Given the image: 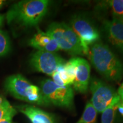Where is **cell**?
<instances>
[{"mask_svg": "<svg viewBox=\"0 0 123 123\" xmlns=\"http://www.w3.org/2000/svg\"><path fill=\"white\" fill-rule=\"evenodd\" d=\"M89 59L94 68L108 80L119 81L123 76V64L109 47L96 42L90 47Z\"/></svg>", "mask_w": 123, "mask_h": 123, "instance_id": "6da1fadb", "label": "cell"}, {"mask_svg": "<svg viewBox=\"0 0 123 123\" xmlns=\"http://www.w3.org/2000/svg\"><path fill=\"white\" fill-rule=\"evenodd\" d=\"M49 4L47 0H26L15 3L6 14L7 22L26 27L35 26L46 15Z\"/></svg>", "mask_w": 123, "mask_h": 123, "instance_id": "7a4b0ae2", "label": "cell"}, {"mask_svg": "<svg viewBox=\"0 0 123 123\" xmlns=\"http://www.w3.org/2000/svg\"><path fill=\"white\" fill-rule=\"evenodd\" d=\"M5 87L16 99L39 105H49L40 88L31 84L22 75L17 74L8 77L5 83Z\"/></svg>", "mask_w": 123, "mask_h": 123, "instance_id": "3957f363", "label": "cell"}, {"mask_svg": "<svg viewBox=\"0 0 123 123\" xmlns=\"http://www.w3.org/2000/svg\"><path fill=\"white\" fill-rule=\"evenodd\" d=\"M56 41L60 49L73 56L84 55L80 41L70 26L64 23L53 22L46 31Z\"/></svg>", "mask_w": 123, "mask_h": 123, "instance_id": "277c9868", "label": "cell"}, {"mask_svg": "<svg viewBox=\"0 0 123 123\" xmlns=\"http://www.w3.org/2000/svg\"><path fill=\"white\" fill-rule=\"evenodd\" d=\"M41 90L44 100L50 104L64 107L68 110L74 108V91L71 86H59L51 79L41 82Z\"/></svg>", "mask_w": 123, "mask_h": 123, "instance_id": "5b68a950", "label": "cell"}, {"mask_svg": "<svg viewBox=\"0 0 123 123\" xmlns=\"http://www.w3.org/2000/svg\"><path fill=\"white\" fill-rule=\"evenodd\" d=\"M70 24L80 41L84 54H88L90 46L99 41V31L88 18L82 15L74 16Z\"/></svg>", "mask_w": 123, "mask_h": 123, "instance_id": "8992f818", "label": "cell"}, {"mask_svg": "<svg viewBox=\"0 0 123 123\" xmlns=\"http://www.w3.org/2000/svg\"><path fill=\"white\" fill-rule=\"evenodd\" d=\"M90 90L92 93L91 103L99 113H102L117 95L113 87L95 78L90 80Z\"/></svg>", "mask_w": 123, "mask_h": 123, "instance_id": "52a82bcc", "label": "cell"}, {"mask_svg": "<svg viewBox=\"0 0 123 123\" xmlns=\"http://www.w3.org/2000/svg\"><path fill=\"white\" fill-rule=\"evenodd\" d=\"M30 62L35 70L50 76L60 65L65 63L64 60L55 53L38 50L33 54Z\"/></svg>", "mask_w": 123, "mask_h": 123, "instance_id": "ba28073f", "label": "cell"}, {"mask_svg": "<svg viewBox=\"0 0 123 123\" xmlns=\"http://www.w3.org/2000/svg\"><path fill=\"white\" fill-rule=\"evenodd\" d=\"M76 71L73 83L74 89L81 93H86L88 91L90 79V66L83 58H74Z\"/></svg>", "mask_w": 123, "mask_h": 123, "instance_id": "9c48e42d", "label": "cell"}, {"mask_svg": "<svg viewBox=\"0 0 123 123\" xmlns=\"http://www.w3.org/2000/svg\"><path fill=\"white\" fill-rule=\"evenodd\" d=\"M108 39L114 47L123 53V21L113 18L104 23Z\"/></svg>", "mask_w": 123, "mask_h": 123, "instance_id": "30bf717a", "label": "cell"}, {"mask_svg": "<svg viewBox=\"0 0 123 123\" xmlns=\"http://www.w3.org/2000/svg\"><path fill=\"white\" fill-rule=\"evenodd\" d=\"M29 44L38 51L56 53L60 50L59 46L53 38L40 29H38L37 33L29 41Z\"/></svg>", "mask_w": 123, "mask_h": 123, "instance_id": "8fae6325", "label": "cell"}, {"mask_svg": "<svg viewBox=\"0 0 123 123\" xmlns=\"http://www.w3.org/2000/svg\"><path fill=\"white\" fill-rule=\"evenodd\" d=\"M18 109L31 123H56L51 115L35 106L22 105L18 107Z\"/></svg>", "mask_w": 123, "mask_h": 123, "instance_id": "7c38bea8", "label": "cell"}, {"mask_svg": "<svg viewBox=\"0 0 123 123\" xmlns=\"http://www.w3.org/2000/svg\"><path fill=\"white\" fill-rule=\"evenodd\" d=\"M120 100V98L118 94L115 97L110 105L102 112L101 123H113L116 111L117 108L118 104H119Z\"/></svg>", "mask_w": 123, "mask_h": 123, "instance_id": "4fadbf2b", "label": "cell"}, {"mask_svg": "<svg viewBox=\"0 0 123 123\" xmlns=\"http://www.w3.org/2000/svg\"><path fill=\"white\" fill-rule=\"evenodd\" d=\"M98 112L91 102L86 104L84 111L80 119L76 123H96Z\"/></svg>", "mask_w": 123, "mask_h": 123, "instance_id": "5bb4252c", "label": "cell"}, {"mask_svg": "<svg viewBox=\"0 0 123 123\" xmlns=\"http://www.w3.org/2000/svg\"><path fill=\"white\" fill-rule=\"evenodd\" d=\"M111 9L113 18L123 21V0H112L106 2Z\"/></svg>", "mask_w": 123, "mask_h": 123, "instance_id": "9a60e30c", "label": "cell"}, {"mask_svg": "<svg viewBox=\"0 0 123 123\" xmlns=\"http://www.w3.org/2000/svg\"><path fill=\"white\" fill-rule=\"evenodd\" d=\"M10 50V42L6 33L0 30V57L6 55Z\"/></svg>", "mask_w": 123, "mask_h": 123, "instance_id": "2e32d148", "label": "cell"}, {"mask_svg": "<svg viewBox=\"0 0 123 123\" xmlns=\"http://www.w3.org/2000/svg\"><path fill=\"white\" fill-rule=\"evenodd\" d=\"M12 107L10 103L4 97L0 96V120Z\"/></svg>", "mask_w": 123, "mask_h": 123, "instance_id": "e0dca14e", "label": "cell"}, {"mask_svg": "<svg viewBox=\"0 0 123 123\" xmlns=\"http://www.w3.org/2000/svg\"><path fill=\"white\" fill-rule=\"evenodd\" d=\"M16 113L17 110L13 107H12L5 116L0 120V123H14L13 122V119Z\"/></svg>", "mask_w": 123, "mask_h": 123, "instance_id": "ac0fdd59", "label": "cell"}, {"mask_svg": "<svg viewBox=\"0 0 123 123\" xmlns=\"http://www.w3.org/2000/svg\"><path fill=\"white\" fill-rule=\"evenodd\" d=\"M117 94L120 98L121 100L123 101V83L121 84V86H120L119 89H118Z\"/></svg>", "mask_w": 123, "mask_h": 123, "instance_id": "d6986e66", "label": "cell"}, {"mask_svg": "<svg viewBox=\"0 0 123 123\" xmlns=\"http://www.w3.org/2000/svg\"><path fill=\"white\" fill-rule=\"evenodd\" d=\"M119 111V112L120 113V114L123 116V101H122L120 100L119 101V104L117 105V108Z\"/></svg>", "mask_w": 123, "mask_h": 123, "instance_id": "ffe728a7", "label": "cell"}, {"mask_svg": "<svg viewBox=\"0 0 123 123\" xmlns=\"http://www.w3.org/2000/svg\"><path fill=\"white\" fill-rule=\"evenodd\" d=\"M4 21V16L3 15L0 14V27L2 26L3 22Z\"/></svg>", "mask_w": 123, "mask_h": 123, "instance_id": "44dd1931", "label": "cell"}, {"mask_svg": "<svg viewBox=\"0 0 123 123\" xmlns=\"http://www.w3.org/2000/svg\"><path fill=\"white\" fill-rule=\"evenodd\" d=\"M4 3V2L3 1H0V8H1V7L2 6Z\"/></svg>", "mask_w": 123, "mask_h": 123, "instance_id": "7402d4cb", "label": "cell"}]
</instances>
